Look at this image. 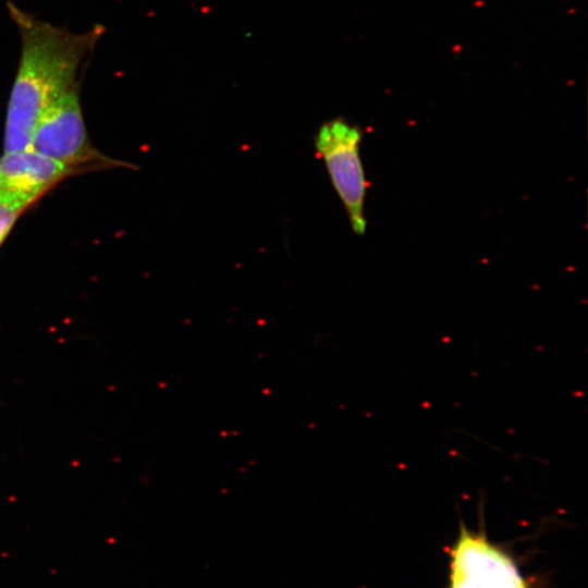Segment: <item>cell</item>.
Instances as JSON below:
<instances>
[{
  "instance_id": "6da1fadb",
  "label": "cell",
  "mask_w": 588,
  "mask_h": 588,
  "mask_svg": "<svg viewBox=\"0 0 588 588\" xmlns=\"http://www.w3.org/2000/svg\"><path fill=\"white\" fill-rule=\"evenodd\" d=\"M7 5L21 36V57L4 128L5 152H13L29 148L42 112L59 94L76 83L82 60L94 49L105 28L97 25L85 33H71L12 2Z\"/></svg>"
},
{
  "instance_id": "7a4b0ae2",
  "label": "cell",
  "mask_w": 588,
  "mask_h": 588,
  "mask_svg": "<svg viewBox=\"0 0 588 588\" xmlns=\"http://www.w3.org/2000/svg\"><path fill=\"white\" fill-rule=\"evenodd\" d=\"M362 136L358 126L343 119L324 122L315 136V148L326 164L352 230L357 235H363L367 225L364 213L367 181L360 158Z\"/></svg>"
},
{
  "instance_id": "3957f363",
  "label": "cell",
  "mask_w": 588,
  "mask_h": 588,
  "mask_svg": "<svg viewBox=\"0 0 588 588\" xmlns=\"http://www.w3.org/2000/svg\"><path fill=\"white\" fill-rule=\"evenodd\" d=\"M29 148L68 167L95 157L87 136L76 83L48 105L34 130Z\"/></svg>"
},
{
  "instance_id": "277c9868",
  "label": "cell",
  "mask_w": 588,
  "mask_h": 588,
  "mask_svg": "<svg viewBox=\"0 0 588 588\" xmlns=\"http://www.w3.org/2000/svg\"><path fill=\"white\" fill-rule=\"evenodd\" d=\"M450 588H527L516 565L482 532L461 525L452 550Z\"/></svg>"
},
{
  "instance_id": "5b68a950",
  "label": "cell",
  "mask_w": 588,
  "mask_h": 588,
  "mask_svg": "<svg viewBox=\"0 0 588 588\" xmlns=\"http://www.w3.org/2000/svg\"><path fill=\"white\" fill-rule=\"evenodd\" d=\"M69 168L30 148L5 152L0 160V208L16 213L64 176Z\"/></svg>"
},
{
  "instance_id": "8992f818",
  "label": "cell",
  "mask_w": 588,
  "mask_h": 588,
  "mask_svg": "<svg viewBox=\"0 0 588 588\" xmlns=\"http://www.w3.org/2000/svg\"><path fill=\"white\" fill-rule=\"evenodd\" d=\"M3 237H4V235L0 234V242L2 241Z\"/></svg>"
},
{
  "instance_id": "52a82bcc",
  "label": "cell",
  "mask_w": 588,
  "mask_h": 588,
  "mask_svg": "<svg viewBox=\"0 0 588 588\" xmlns=\"http://www.w3.org/2000/svg\"><path fill=\"white\" fill-rule=\"evenodd\" d=\"M1 160V159H0Z\"/></svg>"
}]
</instances>
